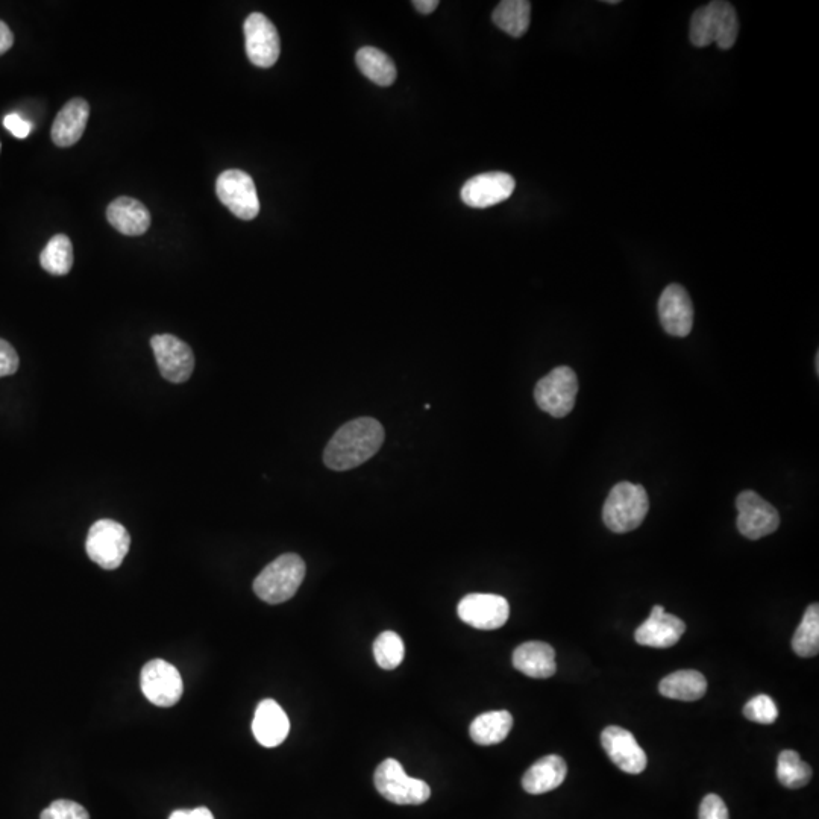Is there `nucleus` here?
I'll return each mask as SVG.
<instances>
[{
	"mask_svg": "<svg viewBox=\"0 0 819 819\" xmlns=\"http://www.w3.org/2000/svg\"><path fill=\"white\" fill-rule=\"evenodd\" d=\"M383 425L374 418L349 421L336 431L324 451V463L331 471L357 468L372 459L384 443Z\"/></svg>",
	"mask_w": 819,
	"mask_h": 819,
	"instance_id": "nucleus-1",
	"label": "nucleus"
},
{
	"mask_svg": "<svg viewBox=\"0 0 819 819\" xmlns=\"http://www.w3.org/2000/svg\"><path fill=\"white\" fill-rule=\"evenodd\" d=\"M739 34V20L735 7L728 2L715 0L706 7L698 8L691 19L689 38L697 48L718 44L722 51L735 46Z\"/></svg>",
	"mask_w": 819,
	"mask_h": 819,
	"instance_id": "nucleus-2",
	"label": "nucleus"
},
{
	"mask_svg": "<svg viewBox=\"0 0 819 819\" xmlns=\"http://www.w3.org/2000/svg\"><path fill=\"white\" fill-rule=\"evenodd\" d=\"M650 510L647 490L641 484H616L610 490L603 509V521L613 533H630L641 527Z\"/></svg>",
	"mask_w": 819,
	"mask_h": 819,
	"instance_id": "nucleus-3",
	"label": "nucleus"
},
{
	"mask_svg": "<svg viewBox=\"0 0 819 819\" xmlns=\"http://www.w3.org/2000/svg\"><path fill=\"white\" fill-rule=\"evenodd\" d=\"M305 571V562L298 554H283L255 578L254 592L264 603H286L301 587Z\"/></svg>",
	"mask_w": 819,
	"mask_h": 819,
	"instance_id": "nucleus-4",
	"label": "nucleus"
},
{
	"mask_svg": "<svg viewBox=\"0 0 819 819\" xmlns=\"http://www.w3.org/2000/svg\"><path fill=\"white\" fill-rule=\"evenodd\" d=\"M129 546H131V536L128 530L119 522L111 521V519H101L91 525L87 542H85V550L90 560L107 571H113L122 565L128 554Z\"/></svg>",
	"mask_w": 819,
	"mask_h": 819,
	"instance_id": "nucleus-5",
	"label": "nucleus"
},
{
	"mask_svg": "<svg viewBox=\"0 0 819 819\" xmlns=\"http://www.w3.org/2000/svg\"><path fill=\"white\" fill-rule=\"evenodd\" d=\"M374 782L381 797L399 806H419L431 795L430 786L407 776L401 763L395 759H386L378 766Z\"/></svg>",
	"mask_w": 819,
	"mask_h": 819,
	"instance_id": "nucleus-6",
	"label": "nucleus"
},
{
	"mask_svg": "<svg viewBox=\"0 0 819 819\" xmlns=\"http://www.w3.org/2000/svg\"><path fill=\"white\" fill-rule=\"evenodd\" d=\"M577 393V375L568 366H560L537 383L534 399L542 412L565 418L574 408Z\"/></svg>",
	"mask_w": 819,
	"mask_h": 819,
	"instance_id": "nucleus-7",
	"label": "nucleus"
},
{
	"mask_svg": "<svg viewBox=\"0 0 819 819\" xmlns=\"http://www.w3.org/2000/svg\"><path fill=\"white\" fill-rule=\"evenodd\" d=\"M216 193L219 201L239 219L252 220L260 213V199L254 179L242 170L231 169L220 173Z\"/></svg>",
	"mask_w": 819,
	"mask_h": 819,
	"instance_id": "nucleus-8",
	"label": "nucleus"
},
{
	"mask_svg": "<svg viewBox=\"0 0 819 819\" xmlns=\"http://www.w3.org/2000/svg\"><path fill=\"white\" fill-rule=\"evenodd\" d=\"M738 509V530L742 536L759 540L769 536L779 528L780 515L776 507L769 504L759 493L745 490L736 499Z\"/></svg>",
	"mask_w": 819,
	"mask_h": 819,
	"instance_id": "nucleus-9",
	"label": "nucleus"
},
{
	"mask_svg": "<svg viewBox=\"0 0 819 819\" xmlns=\"http://www.w3.org/2000/svg\"><path fill=\"white\" fill-rule=\"evenodd\" d=\"M151 346L164 380L181 384L192 377L195 355L186 342L172 334H158L152 337Z\"/></svg>",
	"mask_w": 819,
	"mask_h": 819,
	"instance_id": "nucleus-10",
	"label": "nucleus"
},
{
	"mask_svg": "<svg viewBox=\"0 0 819 819\" xmlns=\"http://www.w3.org/2000/svg\"><path fill=\"white\" fill-rule=\"evenodd\" d=\"M140 683L145 697L158 707L175 706L184 691L178 669L161 659L146 663Z\"/></svg>",
	"mask_w": 819,
	"mask_h": 819,
	"instance_id": "nucleus-11",
	"label": "nucleus"
},
{
	"mask_svg": "<svg viewBox=\"0 0 819 819\" xmlns=\"http://www.w3.org/2000/svg\"><path fill=\"white\" fill-rule=\"evenodd\" d=\"M245 46L249 61L261 69H269L277 63L281 54L280 35L277 28L260 13L251 14L246 19Z\"/></svg>",
	"mask_w": 819,
	"mask_h": 819,
	"instance_id": "nucleus-12",
	"label": "nucleus"
},
{
	"mask_svg": "<svg viewBox=\"0 0 819 819\" xmlns=\"http://www.w3.org/2000/svg\"><path fill=\"white\" fill-rule=\"evenodd\" d=\"M459 618L478 630L503 627L510 616L509 601L493 594L466 595L457 607Z\"/></svg>",
	"mask_w": 819,
	"mask_h": 819,
	"instance_id": "nucleus-13",
	"label": "nucleus"
},
{
	"mask_svg": "<svg viewBox=\"0 0 819 819\" xmlns=\"http://www.w3.org/2000/svg\"><path fill=\"white\" fill-rule=\"evenodd\" d=\"M604 751L621 771L637 776L647 769V754L625 728L610 725L601 733Z\"/></svg>",
	"mask_w": 819,
	"mask_h": 819,
	"instance_id": "nucleus-14",
	"label": "nucleus"
},
{
	"mask_svg": "<svg viewBox=\"0 0 819 819\" xmlns=\"http://www.w3.org/2000/svg\"><path fill=\"white\" fill-rule=\"evenodd\" d=\"M659 317L663 330L674 337H686L694 327V304L688 290L671 284L659 299Z\"/></svg>",
	"mask_w": 819,
	"mask_h": 819,
	"instance_id": "nucleus-15",
	"label": "nucleus"
},
{
	"mask_svg": "<svg viewBox=\"0 0 819 819\" xmlns=\"http://www.w3.org/2000/svg\"><path fill=\"white\" fill-rule=\"evenodd\" d=\"M515 187V179L509 173H481L463 186L462 201L472 208L493 207L507 201L515 192Z\"/></svg>",
	"mask_w": 819,
	"mask_h": 819,
	"instance_id": "nucleus-16",
	"label": "nucleus"
},
{
	"mask_svg": "<svg viewBox=\"0 0 819 819\" xmlns=\"http://www.w3.org/2000/svg\"><path fill=\"white\" fill-rule=\"evenodd\" d=\"M685 631V622L666 613L662 606H654L650 618L637 628L634 639L644 647L669 648L680 641Z\"/></svg>",
	"mask_w": 819,
	"mask_h": 819,
	"instance_id": "nucleus-17",
	"label": "nucleus"
},
{
	"mask_svg": "<svg viewBox=\"0 0 819 819\" xmlns=\"http://www.w3.org/2000/svg\"><path fill=\"white\" fill-rule=\"evenodd\" d=\"M252 732L263 747L273 748L283 744L290 732V721L283 707L277 701H261L255 710Z\"/></svg>",
	"mask_w": 819,
	"mask_h": 819,
	"instance_id": "nucleus-18",
	"label": "nucleus"
},
{
	"mask_svg": "<svg viewBox=\"0 0 819 819\" xmlns=\"http://www.w3.org/2000/svg\"><path fill=\"white\" fill-rule=\"evenodd\" d=\"M107 219L114 230L125 236H143L151 226V214L142 202L117 198L107 208Z\"/></svg>",
	"mask_w": 819,
	"mask_h": 819,
	"instance_id": "nucleus-19",
	"label": "nucleus"
},
{
	"mask_svg": "<svg viewBox=\"0 0 819 819\" xmlns=\"http://www.w3.org/2000/svg\"><path fill=\"white\" fill-rule=\"evenodd\" d=\"M90 117V105L84 99L67 102L52 126V142L60 148H69L81 140Z\"/></svg>",
	"mask_w": 819,
	"mask_h": 819,
	"instance_id": "nucleus-20",
	"label": "nucleus"
},
{
	"mask_svg": "<svg viewBox=\"0 0 819 819\" xmlns=\"http://www.w3.org/2000/svg\"><path fill=\"white\" fill-rule=\"evenodd\" d=\"M568 776V765L563 757L557 754L537 760L522 777V788L531 795L546 794L554 791L565 782Z\"/></svg>",
	"mask_w": 819,
	"mask_h": 819,
	"instance_id": "nucleus-21",
	"label": "nucleus"
},
{
	"mask_svg": "<svg viewBox=\"0 0 819 819\" xmlns=\"http://www.w3.org/2000/svg\"><path fill=\"white\" fill-rule=\"evenodd\" d=\"M513 666L530 678H550L556 674V651L545 642L519 645L513 653Z\"/></svg>",
	"mask_w": 819,
	"mask_h": 819,
	"instance_id": "nucleus-22",
	"label": "nucleus"
},
{
	"mask_svg": "<svg viewBox=\"0 0 819 819\" xmlns=\"http://www.w3.org/2000/svg\"><path fill=\"white\" fill-rule=\"evenodd\" d=\"M659 691L663 697L671 700L698 701L706 695L707 681L701 672L685 669L663 678Z\"/></svg>",
	"mask_w": 819,
	"mask_h": 819,
	"instance_id": "nucleus-23",
	"label": "nucleus"
},
{
	"mask_svg": "<svg viewBox=\"0 0 819 819\" xmlns=\"http://www.w3.org/2000/svg\"><path fill=\"white\" fill-rule=\"evenodd\" d=\"M513 716L507 710L481 713L472 721L469 735L478 745H495L503 742L512 732Z\"/></svg>",
	"mask_w": 819,
	"mask_h": 819,
	"instance_id": "nucleus-24",
	"label": "nucleus"
},
{
	"mask_svg": "<svg viewBox=\"0 0 819 819\" xmlns=\"http://www.w3.org/2000/svg\"><path fill=\"white\" fill-rule=\"evenodd\" d=\"M355 60H357L360 72L375 84L380 85V87H389L395 82V63H393L389 55L384 54L380 49L371 48V46L361 48L357 52Z\"/></svg>",
	"mask_w": 819,
	"mask_h": 819,
	"instance_id": "nucleus-25",
	"label": "nucleus"
},
{
	"mask_svg": "<svg viewBox=\"0 0 819 819\" xmlns=\"http://www.w3.org/2000/svg\"><path fill=\"white\" fill-rule=\"evenodd\" d=\"M492 20L512 37H522L530 26L531 4L527 0H504L493 11Z\"/></svg>",
	"mask_w": 819,
	"mask_h": 819,
	"instance_id": "nucleus-26",
	"label": "nucleus"
},
{
	"mask_svg": "<svg viewBox=\"0 0 819 819\" xmlns=\"http://www.w3.org/2000/svg\"><path fill=\"white\" fill-rule=\"evenodd\" d=\"M73 260L75 257H73L72 242L64 234L52 237L40 254L41 267L51 275H58V277H63L72 270Z\"/></svg>",
	"mask_w": 819,
	"mask_h": 819,
	"instance_id": "nucleus-27",
	"label": "nucleus"
},
{
	"mask_svg": "<svg viewBox=\"0 0 819 819\" xmlns=\"http://www.w3.org/2000/svg\"><path fill=\"white\" fill-rule=\"evenodd\" d=\"M792 650L800 657H815L819 651V607L810 604L792 639Z\"/></svg>",
	"mask_w": 819,
	"mask_h": 819,
	"instance_id": "nucleus-28",
	"label": "nucleus"
},
{
	"mask_svg": "<svg viewBox=\"0 0 819 819\" xmlns=\"http://www.w3.org/2000/svg\"><path fill=\"white\" fill-rule=\"evenodd\" d=\"M777 779L788 789H801L812 779V768L807 765L797 751L785 750L777 762Z\"/></svg>",
	"mask_w": 819,
	"mask_h": 819,
	"instance_id": "nucleus-29",
	"label": "nucleus"
},
{
	"mask_svg": "<svg viewBox=\"0 0 819 819\" xmlns=\"http://www.w3.org/2000/svg\"><path fill=\"white\" fill-rule=\"evenodd\" d=\"M405 648L401 636L395 631H384L374 644V656L380 668L392 671L404 660Z\"/></svg>",
	"mask_w": 819,
	"mask_h": 819,
	"instance_id": "nucleus-30",
	"label": "nucleus"
},
{
	"mask_svg": "<svg viewBox=\"0 0 819 819\" xmlns=\"http://www.w3.org/2000/svg\"><path fill=\"white\" fill-rule=\"evenodd\" d=\"M745 718L757 724H774L779 718V709L768 695H757L753 700L748 701L744 707Z\"/></svg>",
	"mask_w": 819,
	"mask_h": 819,
	"instance_id": "nucleus-31",
	"label": "nucleus"
},
{
	"mask_svg": "<svg viewBox=\"0 0 819 819\" xmlns=\"http://www.w3.org/2000/svg\"><path fill=\"white\" fill-rule=\"evenodd\" d=\"M40 819H90L85 807L70 800H57L41 812Z\"/></svg>",
	"mask_w": 819,
	"mask_h": 819,
	"instance_id": "nucleus-32",
	"label": "nucleus"
},
{
	"mask_svg": "<svg viewBox=\"0 0 819 819\" xmlns=\"http://www.w3.org/2000/svg\"><path fill=\"white\" fill-rule=\"evenodd\" d=\"M700 819H730L724 800L716 794L704 797L700 804Z\"/></svg>",
	"mask_w": 819,
	"mask_h": 819,
	"instance_id": "nucleus-33",
	"label": "nucleus"
},
{
	"mask_svg": "<svg viewBox=\"0 0 819 819\" xmlns=\"http://www.w3.org/2000/svg\"><path fill=\"white\" fill-rule=\"evenodd\" d=\"M19 355L7 340L0 339V378L16 374L19 369Z\"/></svg>",
	"mask_w": 819,
	"mask_h": 819,
	"instance_id": "nucleus-34",
	"label": "nucleus"
},
{
	"mask_svg": "<svg viewBox=\"0 0 819 819\" xmlns=\"http://www.w3.org/2000/svg\"><path fill=\"white\" fill-rule=\"evenodd\" d=\"M4 125L17 139H26L32 131L31 123L26 122L19 114H8L5 117Z\"/></svg>",
	"mask_w": 819,
	"mask_h": 819,
	"instance_id": "nucleus-35",
	"label": "nucleus"
},
{
	"mask_svg": "<svg viewBox=\"0 0 819 819\" xmlns=\"http://www.w3.org/2000/svg\"><path fill=\"white\" fill-rule=\"evenodd\" d=\"M169 819H214V816L207 807H198L193 810H175Z\"/></svg>",
	"mask_w": 819,
	"mask_h": 819,
	"instance_id": "nucleus-36",
	"label": "nucleus"
},
{
	"mask_svg": "<svg viewBox=\"0 0 819 819\" xmlns=\"http://www.w3.org/2000/svg\"><path fill=\"white\" fill-rule=\"evenodd\" d=\"M13 44V32L8 28L7 23L0 20V55H4L5 52L10 51V49L13 48Z\"/></svg>",
	"mask_w": 819,
	"mask_h": 819,
	"instance_id": "nucleus-37",
	"label": "nucleus"
},
{
	"mask_svg": "<svg viewBox=\"0 0 819 819\" xmlns=\"http://www.w3.org/2000/svg\"><path fill=\"white\" fill-rule=\"evenodd\" d=\"M413 7L421 14H431L439 7L437 0H413Z\"/></svg>",
	"mask_w": 819,
	"mask_h": 819,
	"instance_id": "nucleus-38",
	"label": "nucleus"
},
{
	"mask_svg": "<svg viewBox=\"0 0 819 819\" xmlns=\"http://www.w3.org/2000/svg\"><path fill=\"white\" fill-rule=\"evenodd\" d=\"M606 4H609V5H618V4H619V0H606Z\"/></svg>",
	"mask_w": 819,
	"mask_h": 819,
	"instance_id": "nucleus-39",
	"label": "nucleus"
}]
</instances>
